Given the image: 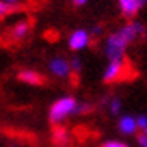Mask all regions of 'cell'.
Returning a JSON list of instances; mask_svg holds the SVG:
<instances>
[{
	"label": "cell",
	"mask_w": 147,
	"mask_h": 147,
	"mask_svg": "<svg viewBox=\"0 0 147 147\" xmlns=\"http://www.w3.org/2000/svg\"><path fill=\"white\" fill-rule=\"evenodd\" d=\"M131 43L126 40V36L121 33V30L107 35L104 43V53L109 61H122L126 60V51Z\"/></svg>",
	"instance_id": "cell-1"
},
{
	"label": "cell",
	"mask_w": 147,
	"mask_h": 147,
	"mask_svg": "<svg viewBox=\"0 0 147 147\" xmlns=\"http://www.w3.org/2000/svg\"><path fill=\"white\" fill-rule=\"evenodd\" d=\"M104 102H107V109H109V113L113 114V116H117L121 113V107H122V102L117 96H113V98H109V99H104Z\"/></svg>",
	"instance_id": "cell-11"
},
{
	"label": "cell",
	"mask_w": 147,
	"mask_h": 147,
	"mask_svg": "<svg viewBox=\"0 0 147 147\" xmlns=\"http://www.w3.org/2000/svg\"><path fill=\"white\" fill-rule=\"evenodd\" d=\"M89 41H91L89 32L84 30V28H78V30H74L73 33L69 35V38H68V47L71 48L73 51H81V50H84V48L89 45Z\"/></svg>",
	"instance_id": "cell-4"
},
{
	"label": "cell",
	"mask_w": 147,
	"mask_h": 147,
	"mask_svg": "<svg viewBox=\"0 0 147 147\" xmlns=\"http://www.w3.org/2000/svg\"><path fill=\"white\" fill-rule=\"evenodd\" d=\"M69 140V136H68V131L63 126H55L53 129V142L58 147H65Z\"/></svg>",
	"instance_id": "cell-10"
},
{
	"label": "cell",
	"mask_w": 147,
	"mask_h": 147,
	"mask_svg": "<svg viewBox=\"0 0 147 147\" xmlns=\"http://www.w3.org/2000/svg\"><path fill=\"white\" fill-rule=\"evenodd\" d=\"M117 127L122 134H127V136H132V134L137 132V122H136V117L134 116H122L117 122Z\"/></svg>",
	"instance_id": "cell-8"
},
{
	"label": "cell",
	"mask_w": 147,
	"mask_h": 147,
	"mask_svg": "<svg viewBox=\"0 0 147 147\" xmlns=\"http://www.w3.org/2000/svg\"><path fill=\"white\" fill-rule=\"evenodd\" d=\"M78 106V101L74 99L73 96H65L56 99L50 107V121L55 126H60L61 121H65L66 117H69L71 114H74Z\"/></svg>",
	"instance_id": "cell-2"
},
{
	"label": "cell",
	"mask_w": 147,
	"mask_h": 147,
	"mask_svg": "<svg viewBox=\"0 0 147 147\" xmlns=\"http://www.w3.org/2000/svg\"><path fill=\"white\" fill-rule=\"evenodd\" d=\"M81 60L80 58H73V60L69 61V69H71V73H80L81 71Z\"/></svg>",
	"instance_id": "cell-14"
},
{
	"label": "cell",
	"mask_w": 147,
	"mask_h": 147,
	"mask_svg": "<svg viewBox=\"0 0 147 147\" xmlns=\"http://www.w3.org/2000/svg\"><path fill=\"white\" fill-rule=\"evenodd\" d=\"M89 111H93V106H91V104H88V102H78L74 114H86V113H89Z\"/></svg>",
	"instance_id": "cell-13"
},
{
	"label": "cell",
	"mask_w": 147,
	"mask_h": 147,
	"mask_svg": "<svg viewBox=\"0 0 147 147\" xmlns=\"http://www.w3.org/2000/svg\"><path fill=\"white\" fill-rule=\"evenodd\" d=\"M71 2H73V3L76 5V7H83V5H86V2H88V0H71Z\"/></svg>",
	"instance_id": "cell-18"
},
{
	"label": "cell",
	"mask_w": 147,
	"mask_h": 147,
	"mask_svg": "<svg viewBox=\"0 0 147 147\" xmlns=\"http://www.w3.org/2000/svg\"><path fill=\"white\" fill-rule=\"evenodd\" d=\"M136 122H137V129L144 131L147 127V116H139V117H136Z\"/></svg>",
	"instance_id": "cell-16"
},
{
	"label": "cell",
	"mask_w": 147,
	"mask_h": 147,
	"mask_svg": "<svg viewBox=\"0 0 147 147\" xmlns=\"http://www.w3.org/2000/svg\"><path fill=\"white\" fill-rule=\"evenodd\" d=\"M3 2H7V3H10V5H15V3L20 2V0H3Z\"/></svg>",
	"instance_id": "cell-19"
},
{
	"label": "cell",
	"mask_w": 147,
	"mask_h": 147,
	"mask_svg": "<svg viewBox=\"0 0 147 147\" xmlns=\"http://www.w3.org/2000/svg\"><path fill=\"white\" fill-rule=\"evenodd\" d=\"M147 5V0H119V8L122 15L127 17V18H132L137 15L142 7Z\"/></svg>",
	"instance_id": "cell-5"
},
{
	"label": "cell",
	"mask_w": 147,
	"mask_h": 147,
	"mask_svg": "<svg viewBox=\"0 0 147 147\" xmlns=\"http://www.w3.org/2000/svg\"><path fill=\"white\" fill-rule=\"evenodd\" d=\"M15 10L13 5H10L7 2H3V0H0V18H3V17H7L8 13H12Z\"/></svg>",
	"instance_id": "cell-12"
},
{
	"label": "cell",
	"mask_w": 147,
	"mask_h": 147,
	"mask_svg": "<svg viewBox=\"0 0 147 147\" xmlns=\"http://www.w3.org/2000/svg\"><path fill=\"white\" fill-rule=\"evenodd\" d=\"M50 71L56 76V78H69L71 69H69V61H66L65 58H53L50 61Z\"/></svg>",
	"instance_id": "cell-6"
},
{
	"label": "cell",
	"mask_w": 147,
	"mask_h": 147,
	"mask_svg": "<svg viewBox=\"0 0 147 147\" xmlns=\"http://www.w3.org/2000/svg\"><path fill=\"white\" fill-rule=\"evenodd\" d=\"M30 32V23L28 22H17L13 27L10 28V40L13 41H22Z\"/></svg>",
	"instance_id": "cell-7"
},
{
	"label": "cell",
	"mask_w": 147,
	"mask_h": 147,
	"mask_svg": "<svg viewBox=\"0 0 147 147\" xmlns=\"http://www.w3.org/2000/svg\"><path fill=\"white\" fill-rule=\"evenodd\" d=\"M129 78V63L126 60L122 61H109L106 66L104 73H102V81L111 84V83H117L121 80H127Z\"/></svg>",
	"instance_id": "cell-3"
},
{
	"label": "cell",
	"mask_w": 147,
	"mask_h": 147,
	"mask_svg": "<svg viewBox=\"0 0 147 147\" xmlns=\"http://www.w3.org/2000/svg\"><path fill=\"white\" fill-rule=\"evenodd\" d=\"M137 144H139V147H147V136L144 132H140V136H137Z\"/></svg>",
	"instance_id": "cell-17"
},
{
	"label": "cell",
	"mask_w": 147,
	"mask_h": 147,
	"mask_svg": "<svg viewBox=\"0 0 147 147\" xmlns=\"http://www.w3.org/2000/svg\"><path fill=\"white\" fill-rule=\"evenodd\" d=\"M18 80L27 83V84H43L45 78L41 76L38 71H33V69H23L18 73Z\"/></svg>",
	"instance_id": "cell-9"
},
{
	"label": "cell",
	"mask_w": 147,
	"mask_h": 147,
	"mask_svg": "<svg viewBox=\"0 0 147 147\" xmlns=\"http://www.w3.org/2000/svg\"><path fill=\"white\" fill-rule=\"evenodd\" d=\"M142 132H144V134H146V136H147V127H146V129H144V131H142Z\"/></svg>",
	"instance_id": "cell-20"
},
{
	"label": "cell",
	"mask_w": 147,
	"mask_h": 147,
	"mask_svg": "<svg viewBox=\"0 0 147 147\" xmlns=\"http://www.w3.org/2000/svg\"><path fill=\"white\" fill-rule=\"evenodd\" d=\"M101 147H129V146L122 140H106V142L101 144Z\"/></svg>",
	"instance_id": "cell-15"
}]
</instances>
